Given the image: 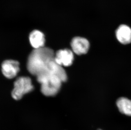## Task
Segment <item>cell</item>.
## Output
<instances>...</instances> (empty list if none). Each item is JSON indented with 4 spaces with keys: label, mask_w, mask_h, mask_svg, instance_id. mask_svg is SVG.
Segmentation results:
<instances>
[{
    "label": "cell",
    "mask_w": 131,
    "mask_h": 130,
    "mask_svg": "<svg viewBox=\"0 0 131 130\" xmlns=\"http://www.w3.org/2000/svg\"></svg>",
    "instance_id": "cell-10"
},
{
    "label": "cell",
    "mask_w": 131,
    "mask_h": 130,
    "mask_svg": "<svg viewBox=\"0 0 131 130\" xmlns=\"http://www.w3.org/2000/svg\"><path fill=\"white\" fill-rule=\"evenodd\" d=\"M74 60L73 52L69 49H61L55 54V61L60 66H69Z\"/></svg>",
    "instance_id": "cell-4"
},
{
    "label": "cell",
    "mask_w": 131,
    "mask_h": 130,
    "mask_svg": "<svg viewBox=\"0 0 131 130\" xmlns=\"http://www.w3.org/2000/svg\"><path fill=\"white\" fill-rule=\"evenodd\" d=\"M116 37L122 44H129L131 42V28L126 25H121L115 32Z\"/></svg>",
    "instance_id": "cell-7"
},
{
    "label": "cell",
    "mask_w": 131,
    "mask_h": 130,
    "mask_svg": "<svg viewBox=\"0 0 131 130\" xmlns=\"http://www.w3.org/2000/svg\"><path fill=\"white\" fill-rule=\"evenodd\" d=\"M33 89L31 79L28 77H20L15 82L12 96L14 99L20 100L24 95L32 91Z\"/></svg>",
    "instance_id": "cell-3"
},
{
    "label": "cell",
    "mask_w": 131,
    "mask_h": 130,
    "mask_svg": "<svg viewBox=\"0 0 131 130\" xmlns=\"http://www.w3.org/2000/svg\"><path fill=\"white\" fill-rule=\"evenodd\" d=\"M71 47L73 53L78 55H81L88 53L90 48V43L86 38L77 36L72 39Z\"/></svg>",
    "instance_id": "cell-6"
},
{
    "label": "cell",
    "mask_w": 131,
    "mask_h": 130,
    "mask_svg": "<svg viewBox=\"0 0 131 130\" xmlns=\"http://www.w3.org/2000/svg\"><path fill=\"white\" fill-rule=\"evenodd\" d=\"M55 54L52 49L47 47L34 49L28 60V70L39 80L51 74L57 75L63 82L67 80V74L62 66L55 61Z\"/></svg>",
    "instance_id": "cell-1"
},
{
    "label": "cell",
    "mask_w": 131,
    "mask_h": 130,
    "mask_svg": "<svg viewBox=\"0 0 131 130\" xmlns=\"http://www.w3.org/2000/svg\"><path fill=\"white\" fill-rule=\"evenodd\" d=\"M1 70L4 76L8 79L16 76L20 70L19 63L16 60H5L1 65Z\"/></svg>",
    "instance_id": "cell-5"
},
{
    "label": "cell",
    "mask_w": 131,
    "mask_h": 130,
    "mask_svg": "<svg viewBox=\"0 0 131 130\" xmlns=\"http://www.w3.org/2000/svg\"><path fill=\"white\" fill-rule=\"evenodd\" d=\"M117 106L120 112L126 115L131 116V101L126 98H121L117 100Z\"/></svg>",
    "instance_id": "cell-9"
},
{
    "label": "cell",
    "mask_w": 131,
    "mask_h": 130,
    "mask_svg": "<svg viewBox=\"0 0 131 130\" xmlns=\"http://www.w3.org/2000/svg\"><path fill=\"white\" fill-rule=\"evenodd\" d=\"M63 82L62 79L57 76H48L40 83L41 92L47 96H55L60 89Z\"/></svg>",
    "instance_id": "cell-2"
},
{
    "label": "cell",
    "mask_w": 131,
    "mask_h": 130,
    "mask_svg": "<svg viewBox=\"0 0 131 130\" xmlns=\"http://www.w3.org/2000/svg\"><path fill=\"white\" fill-rule=\"evenodd\" d=\"M30 43L34 49L43 47L45 43L44 35L38 30L32 31L30 34Z\"/></svg>",
    "instance_id": "cell-8"
}]
</instances>
